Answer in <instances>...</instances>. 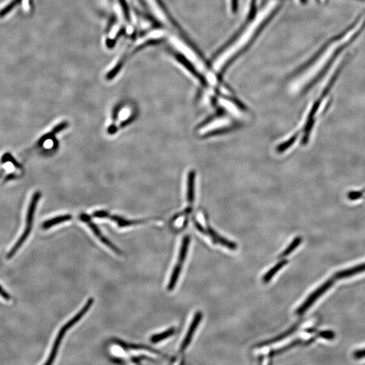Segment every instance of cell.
Returning a JSON list of instances; mask_svg holds the SVG:
<instances>
[{
  "label": "cell",
  "instance_id": "15",
  "mask_svg": "<svg viewBox=\"0 0 365 365\" xmlns=\"http://www.w3.org/2000/svg\"><path fill=\"white\" fill-rule=\"evenodd\" d=\"M175 332V329L174 327L168 329V330L161 333V334H158L154 335L151 337L150 341L152 343L156 344L158 342L163 341V340L167 339L169 337L173 336Z\"/></svg>",
  "mask_w": 365,
  "mask_h": 365
},
{
  "label": "cell",
  "instance_id": "3",
  "mask_svg": "<svg viewBox=\"0 0 365 365\" xmlns=\"http://www.w3.org/2000/svg\"><path fill=\"white\" fill-rule=\"evenodd\" d=\"M94 303V299L90 298L80 310V311L76 315L74 316V317L72 318L71 320L68 321L63 327H62L61 330L58 332L57 337H56V340L54 342V345L52 346V351H51L50 355L48 358L47 362L44 363V365H52L56 359V355H57L58 349H59L60 344L62 340H63L64 337L65 336L66 334L69 330H71V327H73L74 325L77 324L79 321L82 319L83 317L86 315V314L88 313L89 310L92 307V304Z\"/></svg>",
  "mask_w": 365,
  "mask_h": 365
},
{
  "label": "cell",
  "instance_id": "14",
  "mask_svg": "<svg viewBox=\"0 0 365 365\" xmlns=\"http://www.w3.org/2000/svg\"><path fill=\"white\" fill-rule=\"evenodd\" d=\"M287 262H288V261L287 260H283L281 261H280L279 262H278L277 264H276L275 266H274L273 268H270L269 270L264 275L263 277V280L264 283H268L269 282L270 280L272 279V278L274 277L277 274L278 271H279L283 267V266L286 265L287 264Z\"/></svg>",
  "mask_w": 365,
  "mask_h": 365
},
{
  "label": "cell",
  "instance_id": "17",
  "mask_svg": "<svg viewBox=\"0 0 365 365\" xmlns=\"http://www.w3.org/2000/svg\"><path fill=\"white\" fill-rule=\"evenodd\" d=\"M295 330V328H292V330H290L288 331V332H285L284 334L280 335L279 336H277V338H274L273 340H268V341H266L264 342L263 344H261V346H265V345H269V344H272L273 343H275V342H277L279 341H281V340L284 339L285 338H286L287 336H289Z\"/></svg>",
  "mask_w": 365,
  "mask_h": 365
},
{
  "label": "cell",
  "instance_id": "12",
  "mask_svg": "<svg viewBox=\"0 0 365 365\" xmlns=\"http://www.w3.org/2000/svg\"><path fill=\"white\" fill-rule=\"evenodd\" d=\"M363 271H365V264H360V265L350 268V269L342 270L339 273L336 274V275L334 276V279H343V278L351 277V276L357 275V274Z\"/></svg>",
  "mask_w": 365,
  "mask_h": 365
},
{
  "label": "cell",
  "instance_id": "5",
  "mask_svg": "<svg viewBox=\"0 0 365 365\" xmlns=\"http://www.w3.org/2000/svg\"><path fill=\"white\" fill-rule=\"evenodd\" d=\"M190 243V237L189 236H185L182 241L180 251H179V257H178L177 263L176 264L175 268L172 273L171 279L168 285V290L172 291L175 288L176 284H177L178 279H179V275L182 270L183 263L185 258H186L187 254L189 249V245Z\"/></svg>",
  "mask_w": 365,
  "mask_h": 365
},
{
  "label": "cell",
  "instance_id": "10",
  "mask_svg": "<svg viewBox=\"0 0 365 365\" xmlns=\"http://www.w3.org/2000/svg\"><path fill=\"white\" fill-rule=\"evenodd\" d=\"M207 234H209L210 237L213 239V241L215 243H220L221 245H223L224 247H228V249H237V245L234 242L230 241V240L226 239V238L222 237L215 230H213L211 227H208L207 229Z\"/></svg>",
  "mask_w": 365,
  "mask_h": 365
},
{
  "label": "cell",
  "instance_id": "20",
  "mask_svg": "<svg viewBox=\"0 0 365 365\" xmlns=\"http://www.w3.org/2000/svg\"><path fill=\"white\" fill-rule=\"evenodd\" d=\"M0 296L2 297L3 298H4L5 300H9L10 299V295L5 292L1 285H0Z\"/></svg>",
  "mask_w": 365,
  "mask_h": 365
},
{
  "label": "cell",
  "instance_id": "13",
  "mask_svg": "<svg viewBox=\"0 0 365 365\" xmlns=\"http://www.w3.org/2000/svg\"><path fill=\"white\" fill-rule=\"evenodd\" d=\"M71 219L72 216L71 215H61V216L56 217L54 218L49 219L48 221H45L43 223L42 228L43 230H48V229L60 224V223L71 221Z\"/></svg>",
  "mask_w": 365,
  "mask_h": 365
},
{
  "label": "cell",
  "instance_id": "11",
  "mask_svg": "<svg viewBox=\"0 0 365 365\" xmlns=\"http://www.w3.org/2000/svg\"><path fill=\"white\" fill-rule=\"evenodd\" d=\"M108 219H110L111 221H114V222L117 223V226L121 228H128V227L136 226V225L144 223V221L143 220H128V219H124L123 217L117 216V215H111V214H109Z\"/></svg>",
  "mask_w": 365,
  "mask_h": 365
},
{
  "label": "cell",
  "instance_id": "1",
  "mask_svg": "<svg viewBox=\"0 0 365 365\" xmlns=\"http://www.w3.org/2000/svg\"><path fill=\"white\" fill-rule=\"evenodd\" d=\"M365 29V11L345 31L331 39L316 53L313 58L297 74L291 89L294 92H306L330 69L349 45Z\"/></svg>",
  "mask_w": 365,
  "mask_h": 365
},
{
  "label": "cell",
  "instance_id": "7",
  "mask_svg": "<svg viewBox=\"0 0 365 365\" xmlns=\"http://www.w3.org/2000/svg\"><path fill=\"white\" fill-rule=\"evenodd\" d=\"M334 279H335L334 278V279L328 280L326 282L323 283V285L319 287L317 290H315V292L311 295V296L308 297V298L306 299L305 302H304V303L302 304V305L298 308V309H297V315H301L302 314L305 313L308 308L311 307V306L315 303L317 299L320 298L324 293L326 292L328 290V289H330L333 285H334Z\"/></svg>",
  "mask_w": 365,
  "mask_h": 365
},
{
  "label": "cell",
  "instance_id": "8",
  "mask_svg": "<svg viewBox=\"0 0 365 365\" xmlns=\"http://www.w3.org/2000/svg\"><path fill=\"white\" fill-rule=\"evenodd\" d=\"M202 313L201 312H197V313L195 314L194 319H193L192 322L191 323L190 327H189L188 332H187L186 336H185L182 344H181L180 348L181 353L184 352L187 348L188 347L189 345H190L191 342H192L193 336H194L195 332L197 330L198 325H200V321L202 320Z\"/></svg>",
  "mask_w": 365,
  "mask_h": 365
},
{
  "label": "cell",
  "instance_id": "4",
  "mask_svg": "<svg viewBox=\"0 0 365 365\" xmlns=\"http://www.w3.org/2000/svg\"><path fill=\"white\" fill-rule=\"evenodd\" d=\"M40 198L41 194L39 192H36L32 196L31 202H30L29 208H28L27 214H26L25 229H24V232L19 239L15 243L14 246L11 248L8 254H7L6 259L7 260L12 258L14 256L17 251L20 248V247L26 242V239L31 234L32 227H33L34 215H35L36 208H37V204H38Z\"/></svg>",
  "mask_w": 365,
  "mask_h": 365
},
{
  "label": "cell",
  "instance_id": "16",
  "mask_svg": "<svg viewBox=\"0 0 365 365\" xmlns=\"http://www.w3.org/2000/svg\"><path fill=\"white\" fill-rule=\"evenodd\" d=\"M302 243V238L297 237L295 238L291 244L283 251L282 254L280 255V258H284L290 254L294 249H296L298 247V245Z\"/></svg>",
  "mask_w": 365,
  "mask_h": 365
},
{
  "label": "cell",
  "instance_id": "18",
  "mask_svg": "<svg viewBox=\"0 0 365 365\" xmlns=\"http://www.w3.org/2000/svg\"><path fill=\"white\" fill-rule=\"evenodd\" d=\"M229 4L232 14H236L238 10V0H229Z\"/></svg>",
  "mask_w": 365,
  "mask_h": 365
},
{
  "label": "cell",
  "instance_id": "6",
  "mask_svg": "<svg viewBox=\"0 0 365 365\" xmlns=\"http://www.w3.org/2000/svg\"><path fill=\"white\" fill-rule=\"evenodd\" d=\"M80 220L88 225L89 228H90L91 230L92 231V232L94 233V235H95L96 237L100 240V241L102 243L107 245L108 247H109L110 249H112V250L116 253V254L119 255L122 254V251H121V249H119L117 245H115L113 242L110 241L107 238H106L105 236L103 235L101 231L99 230V228H98V226H96L95 223L93 222L92 219H91L90 217H89L88 215H86V214H82V215H81Z\"/></svg>",
  "mask_w": 365,
  "mask_h": 365
},
{
  "label": "cell",
  "instance_id": "9",
  "mask_svg": "<svg viewBox=\"0 0 365 365\" xmlns=\"http://www.w3.org/2000/svg\"><path fill=\"white\" fill-rule=\"evenodd\" d=\"M115 344H117L119 347L121 348L122 350H132V351H145L149 352V353L156 354L157 355L162 356L164 357L163 355L160 352L156 351L152 349V348L149 347V346L141 345V344H131L125 343V342L121 341L120 340H114Z\"/></svg>",
  "mask_w": 365,
  "mask_h": 365
},
{
  "label": "cell",
  "instance_id": "2",
  "mask_svg": "<svg viewBox=\"0 0 365 365\" xmlns=\"http://www.w3.org/2000/svg\"><path fill=\"white\" fill-rule=\"evenodd\" d=\"M281 5V0H268L257 12L256 7H249L247 20L241 29L213 57L211 66L213 71L217 74L226 71L257 38Z\"/></svg>",
  "mask_w": 365,
  "mask_h": 365
},
{
  "label": "cell",
  "instance_id": "19",
  "mask_svg": "<svg viewBox=\"0 0 365 365\" xmlns=\"http://www.w3.org/2000/svg\"><path fill=\"white\" fill-rule=\"evenodd\" d=\"M109 214L110 213L105 211H98L94 213L93 216L98 219H108Z\"/></svg>",
  "mask_w": 365,
  "mask_h": 365
},
{
  "label": "cell",
  "instance_id": "21",
  "mask_svg": "<svg viewBox=\"0 0 365 365\" xmlns=\"http://www.w3.org/2000/svg\"><path fill=\"white\" fill-rule=\"evenodd\" d=\"M355 357L357 359H361L363 358V357H365V349L362 350V351L355 352Z\"/></svg>",
  "mask_w": 365,
  "mask_h": 365
}]
</instances>
